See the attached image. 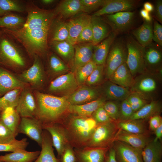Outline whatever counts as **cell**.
I'll return each instance as SVG.
<instances>
[{
    "mask_svg": "<svg viewBox=\"0 0 162 162\" xmlns=\"http://www.w3.org/2000/svg\"><path fill=\"white\" fill-rule=\"evenodd\" d=\"M27 10L26 19L21 27L4 30L20 42L33 58L42 56L47 50L48 36L55 13L40 9L32 3Z\"/></svg>",
    "mask_w": 162,
    "mask_h": 162,
    "instance_id": "6da1fadb",
    "label": "cell"
},
{
    "mask_svg": "<svg viewBox=\"0 0 162 162\" xmlns=\"http://www.w3.org/2000/svg\"><path fill=\"white\" fill-rule=\"evenodd\" d=\"M36 99L35 118L42 125L59 123L62 116L68 110L70 104L67 98L44 94L37 90L34 93Z\"/></svg>",
    "mask_w": 162,
    "mask_h": 162,
    "instance_id": "7a4b0ae2",
    "label": "cell"
},
{
    "mask_svg": "<svg viewBox=\"0 0 162 162\" xmlns=\"http://www.w3.org/2000/svg\"><path fill=\"white\" fill-rule=\"evenodd\" d=\"M61 124L67 133L70 143L84 147L98 124L92 116L76 115L71 117L65 123Z\"/></svg>",
    "mask_w": 162,
    "mask_h": 162,
    "instance_id": "3957f363",
    "label": "cell"
},
{
    "mask_svg": "<svg viewBox=\"0 0 162 162\" xmlns=\"http://www.w3.org/2000/svg\"><path fill=\"white\" fill-rule=\"evenodd\" d=\"M124 40L127 50L126 63L132 76L144 73L146 69L144 59L145 47L130 34Z\"/></svg>",
    "mask_w": 162,
    "mask_h": 162,
    "instance_id": "277c9868",
    "label": "cell"
},
{
    "mask_svg": "<svg viewBox=\"0 0 162 162\" xmlns=\"http://www.w3.org/2000/svg\"><path fill=\"white\" fill-rule=\"evenodd\" d=\"M118 130L116 122L114 121L98 124L85 147L109 148Z\"/></svg>",
    "mask_w": 162,
    "mask_h": 162,
    "instance_id": "5b68a950",
    "label": "cell"
},
{
    "mask_svg": "<svg viewBox=\"0 0 162 162\" xmlns=\"http://www.w3.org/2000/svg\"><path fill=\"white\" fill-rule=\"evenodd\" d=\"M0 62L15 70H20L26 65L25 59L18 48L5 37L0 38Z\"/></svg>",
    "mask_w": 162,
    "mask_h": 162,
    "instance_id": "8992f818",
    "label": "cell"
},
{
    "mask_svg": "<svg viewBox=\"0 0 162 162\" xmlns=\"http://www.w3.org/2000/svg\"><path fill=\"white\" fill-rule=\"evenodd\" d=\"M127 56V50L125 40L122 38L115 40L106 61L105 73L107 79H109L115 70L126 62Z\"/></svg>",
    "mask_w": 162,
    "mask_h": 162,
    "instance_id": "52a82bcc",
    "label": "cell"
},
{
    "mask_svg": "<svg viewBox=\"0 0 162 162\" xmlns=\"http://www.w3.org/2000/svg\"><path fill=\"white\" fill-rule=\"evenodd\" d=\"M32 65L22 71L17 76L22 82L38 91L44 84L45 74L42 63L39 56L33 58Z\"/></svg>",
    "mask_w": 162,
    "mask_h": 162,
    "instance_id": "ba28073f",
    "label": "cell"
},
{
    "mask_svg": "<svg viewBox=\"0 0 162 162\" xmlns=\"http://www.w3.org/2000/svg\"><path fill=\"white\" fill-rule=\"evenodd\" d=\"M105 16L112 31L117 35L126 32L132 28L136 13L134 11H124Z\"/></svg>",
    "mask_w": 162,
    "mask_h": 162,
    "instance_id": "9c48e42d",
    "label": "cell"
},
{
    "mask_svg": "<svg viewBox=\"0 0 162 162\" xmlns=\"http://www.w3.org/2000/svg\"><path fill=\"white\" fill-rule=\"evenodd\" d=\"M43 129L50 134L53 146L55 148L59 159L66 146L70 142L67 133L63 125L59 123L42 125Z\"/></svg>",
    "mask_w": 162,
    "mask_h": 162,
    "instance_id": "30bf717a",
    "label": "cell"
},
{
    "mask_svg": "<svg viewBox=\"0 0 162 162\" xmlns=\"http://www.w3.org/2000/svg\"><path fill=\"white\" fill-rule=\"evenodd\" d=\"M112 145L117 162H144L142 149L118 140H114Z\"/></svg>",
    "mask_w": 162,
    "mask_h": 162,
    "instance_id": "8fae6325",
    "label": "cell"
},
{
    "mask_svg": "<svg viewBox=\"0 0 162 162\" xmlns=\"http://www.w3.org/2000/svg\"><path fill=\"white\" fill-rule=\"evenodd\" d=\"M136 0H108L101 8L96 11L93 16H101L124 11H132L139 5Z\"/></svg>",
    "mask_w": 162,
    "mask_h": 162,
    "instance_id": "7c38bea8",
    "label": "cell"
},
{
    "mask_svg": "<svg viewBox=\"0 0 162 162\" xmlns=\"http://www.w3.org/2000/svg\"><path fill=\"white\" fill-rule=\"evenodd\" d=\"M15 109L21 117L35 118V98L34 94L27 86L22 89Z\"/></svg>",
    "mask_w": 162,
    "mask_h": 162,
    "instance_id": "4fadbf2b",
    "label": "cell"
},
{
    "mask_svg": "<svg viewBox=\"0 0 162 162\" xmlns=\"http://www.w3.org/2000/svg\"><path fill=\"white\" fill-rule=\"evenodd\" d=\"M43 129L42 123L36 118L21 117L18 132L26 135L40 146Z\"/></svg>",
    "mask_w": 162,
    "mask_h": 162,
    "instance_id": "5bb4252c",
    "label": "cell"
},
{
    "mask_svg": "<svg viewBox=\"0 0 162 162\" xmlns=\"http://www.w3.org/2000/svg\"><path fill=\"white\" fill-rule=\"evenodd\" d=\"M78 86L74 74L70 72L52 80L49 85L48 91L53 93L71 92L76 90Z\"/></svg>",
    "mask_w": 162,
    "mask_h": 162,
    "instance_id": "9a60e30c",
    "label": "cell"
},
{
    "mask_svg": "<svg viewBox=\"0 0 162 162\" xmlns=\"http://www.w3.org/2000/svg\"><path fill=\"white\" fill-rule=\"evenodd\" d=\"M74 151L76 162H105L109 148L85 147Z\"/></svg>",
    "mask_w": 162,
    "mask_h": 162,
    "instance_id": "2e32d148",
    "label": "cell"
},
{
    "mask_svg": "<svg viewBox=\"0 0 162 162\" xmlns=\"http://www.w3.org/2000/svg\"><path fill=\"white\" fill-rule=\"evenodd\" d=\"M152 140L147 134H136L118 129L114 140L122 142L136 148L142 149Z\"/></svg>",
    "mask_w": 162,
    "mask_h": 162,
    "instance_id": "e0dca14e",
    "label": "cell"
},
{
    "mask_svg": "<svg viewBox=\"0 0 162 162\" xmlns=\"http://www.w3.org/2000/svg\"><path fill=\"white\" fill-rule=\"evenodd\" d=\"M99 96V92L96 89L82 86L74 91L67 98L70 105H80L95 100Z\"/></svg>",
    "mask_w": 162,
    "mask_h": 162,
    "instance_id": "ac0fdd59",
    "label": "cell"
},
{
    "mask_svg": "<svg viewBox=\"0 0 162 162\" xmlns=\"http://www.w3.org/2000/svg\"><path fill=\"white\" fill-rule=\"evenodd\" d=\"M27 86L17 76L0 66V97L10 91L18 88H23Z\"/></svg>",
    "mask_w": 162,
    "mask_h": 162,
    "instance_id": "d6986e66",
    "label": "cell"
},
{
    "mask_svg": "<svg viewBox=\"0 0 162 162\" xmlns=\"http://www.w3.org/2000/svg\"><path fill=\"white\" fill-rule=\"evenodd\" d=\"M117 35L112 31L100 43L93 46L92 61L97 65L105 64L110 48Z\"/></svg>",
    "mask_w": 162,
    "mask_h": 162,
    "instance_id": "ffe728a7",
    "label": "cell"
},
{
    "mask_svg": "<svg viewBox=\"0 0 162 162\" xmlns=\"http://www.w3.org/2000/svg\"><path fill=\"white\" fill-rule=\"evenodd\" d=\"M93 46L92 42L74 45V55L73 61V68L74 71L79 68L92 61Z\"/></svg>",
    "mask_w": 162,
    "mask_h": 162,
    "instance_id": "44dd1931",
    "label": "cell"
},
{
    "mask_svg": "<svg viewBox=\"0 0 162 162\" xmlns=\"http://www.w3.org/2000/svg\"><path fill=\"white\" fill-rule=\"evenodd\" d=\"M91 23L93 32V45L98 44L112 32L110 26L100 16H91Z\"/></svg>",
    "mask_w": 162,
    "mask_h": 162,
    "instance_id": "7402d4cb",
    "label": "cell"
},
{
    "mask_svg": "<svg viewBox=\"0 0 162 162\" xmlns=\"http://www.w3.org/2000/svg\"><path fill=\"white\" fill-rule=\"evenodd\" d=\"M91 16L82 14L71 19L67 22L69 35L67 41L74 46L76 45L80 33L91 20Z\"/></svg>",
    "mask_w": 162,
    "mask_h": 162,
    "instance_id": "603a6c76",
    "label": "cell"
},
{
    "mask_svg": "<svg viewBox=\"0 0 162 162\" xmlns=\"http://www.w3.org/2000/svg\"><path fill=\"white\" fill-rule=\"evenodd\" d=\"M106 99L112 101H122L131 93L129 88L116 84L110 80L105 82L102 87Z\"/></svg>",
    "mask_w": 162,
    "mask_h": 162,
    "instance_id": "cb8c5ba5",
    "label": "cell"
},
{
    "mask_svg": "<svg viewBox=\"0 0 162 162\" xmlns=\"http://www.w3.org/2000/svg\"><path fill=\"white\" fill-rule=\"evenodd\" d=\"M40 146V154L33 162H60L55 156L51 138L47 131L43 130Z\"/></svg>",
    "mask_w": 162,
    "mask_h": 162,
    "instance_id": "d4e9b609",
    "label": "cell"
},
{
    "mask_svg": "<svg viewBox=\"0 0 162 162\" xmlns=\"http://www.w3.org/2000/svg\"><path fill=\"white\" fill-rule=\"evenodd\" d=\"M105 101L106 99L103 97L82 104H70L68 111L78 116L91 117L99 107L104 104Z\"/></svg>",
    "mask_w": 162,
    "mask_h": 162,
    "instance_id": "484cf974",
    "label": "cell"
},
{
    "mask_svg": "<svg viewBox=\"0 0 162 162\" xmlns=\"http://www.w3.org/2000/svg\"><path fill=\"white\" fill-rule=\"evenodd\" d=\"M109 80L116 84L128 88L132 87L134 81L126 62L115 70Z\"/></svg>",
    "mask_w": 162,
    "mask_h": 162,
    "instance_id": "4316f807",
    "label": "cell"
},
{
    "mask_svg": "<svg viewBox=\"0 0 162 162\" xmlns=\"http://www.w3.org/2000/svg\"><path fill=\"white\" fill-rule=\"evenodd\" d=\"M40 151L29 152L25 149L18 150L0 155L2 162H33L38 158Z\"/></svg>",
    "mask_w": 162,
    "mask_h": 162,
    "instance_id": "83f0119b",
    "label": "cell"
},
{
    "mask_svg": "<svg viewBox=\"0 0 162 162\" xmlns=\"http://www.w3.org/2000/svg\"><path fill=\"white\" fill-rule=\"evenodd\" d=\"M153 26L152 21H144L138 28L132 31L136 40L141 46L145 47L152 42Z\"/></svg>",
    "mask_w": 162,
    "mask_h": 162,
    "instance_id": "f1b7e54d",
    "label": "cell"
},
{
    "mask_svg": "<svg viewBox=\"0 0 162 162\" xmlns=\"http://www.w3.org/2000/svg\"><path fill=\"white\" fill-rule=\"evenodd\" d=\"M21 118L15 108L8 107L2 110L0 120L16 136Z\"/></svg>",
    "mask_w": 162,
    "mask_h": 162,
    "instance_id": "f546056e",
    "label": "cell"
},
{
    "mask_svg": "<svg viewBox=\"0 0 162 162\" xmlns=\"http://www.w3.org/2000/svg\"><path fill=\"white\" fill-rule=\"evenodd\" d=\"M162 144L160 140L149 142L142 149L144 162H161Z\"/></svg>",
    "mask_w": 162,
    "mask_h": 162,
    "instance_id": "4dcf8cb0",
    "label": "cell"
},
{
    "mask_svg": "<svg viewBox=\"0 0 162 162\" xmlns=\"http://www.w3.org/2000/svg\"><path fill=\"white\" fill-rule=\"evenodd\" d=\"M82 12L80 0H64L58 5L55 11L64 18L74 16Z\"/></svg>",
    "mask_w": 162,
    "mask_h": 162,
    "instance_id": "1f68e13d",
    "label": "cell"
},
{
    "mask_svg": "<svg viewBox=\"0 0 162 162\" xmlns=\"http://www.w3.org/2000/svg\"><path fill=\"white\" fill-rule=\"evenodd\" d=\"M161 50L152 43L145 47L144 59L146 68H154L158 67L162 61Z\"/></svg>",
    "mask_w": 162,
    "mask_h": 162,
    "instance_id": "d6a6232c",
    "label": "cell"
},
{
    "mask_svg": "<svg viewBox=\"0 0 162 162\" xmlns=\"http://www.w3.org/2000/svg\"><path fill=\"white\" fill-rule=\"evenodd\" d=\"M116 122L118 129L136 134H149L145 120L133 119Z\"/></svg>",
    "mask_w": 162,
    "mask_h": 162,
    "instance_id": "836d02e7",
    "label": "cell"
},
{
    "mask_svg": "<svg viewBox=\"0 0 162 162\" xmlns=\"http://www.w3.org/2000/svg\"><path fill=\"white\" fill-rule=\"evenodd\" d=\"M161 110L160 103L156 101H152L147 103L140 110L134 112L129 120H146L154 115H159Z\"/></svg>",
    "mask_w": 162,
    "mask_h": 162,
    "instance_id": "e575fe53",
    "label": "cell"
},
{
    "mask_svg": "<svg viewBox=\"0 0 162 162\" xmlns=\"http://www.w3.org/2000/svg\"><path fill=\"white\" fill-rule=\"evenodd\" d=\"M157 87L155 80L150 76L141 77L134 83L131 87L132 91L136 92L138 94H148L154 92Z\"/></svg>",
    "mask_w": 162,
    "mask_h": 162,
    "instance_id": "d590c367",
    "label": "cell"
},
{
    "mask_svg": "<svg viewBox=\"0 0 162 162\" xmlns=\"http://www.w3.org/2000/svg\"><path fill=\"white\" fill-rule=\"evenodd\" d=\"M50 42L51 46L64 60L73 61L75 51L74 45L67 40Z\"/></svg>",
    "mask_w": 162,
    "mask_h": 162,
    "instance_id": "8d00e7d4",
    "label": "cell"
},
{
    "mask_svg": "<svg viewBox=\"0 0 162 162\" xmlns=\"http://www.w3.org/2000/svg\"><path fill=\"white\" fill-rule=\"evenodd\" d=\"M57 20L52 26L51 41L67 40L69 35L67 22L59 20Z\"/></svg>",
    "mask_w": 162,
    "mask_h": 162,
    "instance_id": "74e56055",
    "label": "cell"
},
{
    "mask_svg": "<svg viewBox=\"0 0 162 162\" xmlns=\"http://www.w3.org/2000/svg\"><path fill=\"white\" fill-rule=\"evenodd\" d=\"M25 21L22 17L13 14H8L0 16V27L8 29L21 27Z\"/></svg>",
    "mask_w": 162,
    "mask_h": 162,
    "instance_id": "f35d334b",
    "label": "cell"
},
{
    "mask_svg": "<svg viewBox=\"0 0 162 162\" xmlns=\"http://www.w3.org/2000/svg\"><path fill=\"white\" fill-rule=\"evenodd\" d=\"M22 89L18 88L12 90L0 97V109L2 110L8 107L15 108Z\"/></svg>",
    "mask_w": 162,
    "mask_h": 162,
    "instance_id": "ab89813d",
    "label": "cell"
},
{
    "mask_svg": "<svg viewBox=\"0 0 162 162\" xmlns=\"http://www.w3.org/2000/svg\"><path fill=\"white\" fill-rule=\"evenodd\" d=\"M96 66L97 65L91 61L79 68L74 71L75 78L78 86L85 83Z\"/></svg>",
    "mask_w": 162,
    "mask_h": 162,
    "instance_id": "60d3db41",
    "label": "cell"
},
{
    "mask_svg": "<svg viewBox=\"0 0 162 162\" xmlns=\"http://www.w3.org/2000/svg\"><path fill=\"white\" fill-rule=\"evenodd\" d=\"M49 65L51 71L56 74L64 73L69 69L64 63L54 54H51L49 57Z\"/></svg>",
    "mask_w": 162,
    "mask_h": 162,
    "instance_id": "b9f144b4",
    "label": "cell"
},
{
    "mask_svg": "<svg viewBox=\"0 0 162 162\" xmlns=\"http://www.w3.org/2000/svg\"><path fill=\"white\" fill-rule=\"evenodd\" d=\"M24 8L17 2L12 0H0V16L12 11L23 12Z\"/></svg>",
    "mask_w": 162,
    "mask_h": 162,
    "instance_id": "7bdbcfd3",
    "label": "cell"
},
{
    "mask_svg": "<svg viewBox=\"0 0 162 162\" xmlns=\"http://www.w3.org/2000/svg\"><path fill=\"white\" fill-rule=\"evenodd\" d=\"M119 101L110 100L105 102L103 106L110 118L113 120L118 122L120 116Z\"/></svg>",
    "mask_w": 162,
    "mask_h": 162,
    "instance_id": "ee69618b",
    "label": "cell"
},
{
    "mask_svg": "<svg viewBox=\"0 0 162 162\" xmlns=\"http://www.w3.org/2000/svg\"><path fill=\"white\" fill-rule=\"evenodd\" d=\"M108 0H80L82 12L90 13L94 11L98 10L104 6Z\"/></svg>",
    "mask_w": 162,
    "mask_h": 162,
    "instance_id": "f6af8a7d",
    "label": "cell"
},
{
    "mask_svg": "<svg viewBox=\"0 0 162 162\" xmlns=\"http://www.w3.org/2000/svg\"><path fill=\"white\" fill-rule=\"evenodd\" d=\"M28 144L26 138L21 140H16L12 142L7 144H0V152H13L20 149H25Z\"/></svg>",
    "mask_w": 162,
    "mask_h": 162,
    "instance_id": "bcb514c9",
    "label": "cell"
},
{
    "mask_svg": "<svg viewBox=\"0 0 162 162\" xmlns=\"http://www.w3.org/2000/svg\"><path fill=\"white\" fill-rule=\"evenodd\" d=\"M104 69V65H97L85 83L91 86L99 83L102 79Z\"/></svg>",
    "mask_w": 162,
    "mask_h": 162,
    "instance_id": "7dc6e473",
    "label": "cell"
},
{
    "mask_svg": "<svg viewBox=\"0 0 162 162\" xmlns=\"http://www.w3.org/2000/svg\"><path fill=\"white\" fill-rule=\"evenodd\" d=\"M134 112L140 110L147 104V101L137 93H131L126 99Z\"/></svg>",
    "mask_w": 162,
    "mask_h": 162,
    "instance_id": "c3c4849f",
    "label": "cell"
},
{
    "mask_svg": "<svg viewBox=\"0 0 162 162\" xmlns=\"http://www.w3.org/2000/svg\"><path fill=\"white\" fill-rule=\"evenodd\" d=\"M16 136L0 120V144H7L15 141Z\"/></svg>",
    "mask_w": 162,
    "mask_h": 162,
    "instance_id": "681fc988",
    "label": "cell"
},
{
    "mask_svg": "<svg viewBox=\"0 0 162 162\" xmlns=\"http://www.w3.org/2000/svg\"><path fill=\"white\" fill-rule=\"evenodd\" d=\"M92 40L93 32L91 19L80 33L77 38L76 44L92 43Z\"/></svg>",
    "mask_w": 162,
    "mask_h": 162,
    "instance_id": "f907efd6",
    "label": "cell"
},
{
    "mask_svg": "<svg viewBox=\"0 0 162 162\" xmlns=\"http://www.w3.org/2000/svg\"><path fill=\"white\" fill-rule=\"evenodd\" d=\"M121 101L120 104V116L118 121L128 120L134 112L126 99Z\"/></svg>",
    "mask_w": 162,
    "mask_h": 162,
    "instance_id": "816d5d0a",
    "label": "cell"
},
{
    "mask_svg": "<svg viewBox=\"0 0 162 162\" xmlns=\"http://www.w3.org/2000/svg\"><path fill=\"white\" fill-rule=\"evenodd\" d=\"M92 117L98 124L113 121L110 118L103 105L99 107L93 113Z\"/></svg>",
    "mask_w": 162,
    "mask_h": 162,
    "instance_id": "f5cc1de1",
    "label": "cell"
},
{
    "mask_svg": "<svg viewBox=\"0 0 162 162\" xmlns=\"http://www.w3.org/2000/svg\"><path fill=\"white\" fill-rule=\"evenodd\" d=\"M60 162H76L77 159L74 151L70 144L65 147L59 159Z\"/></svg>",
    "mask_w": 162,
    "mask_h": 162,
    "instance_id": "db71d44e",
    "label": "cell"
},
{
    "mask_svg": "<svg viewBox=\"0 0 162 162\" xmlns=\"http://www.w3.org/2000/svg\"><path fill=\"white\" fill-rule=\"evenodd\" d=\"M153 40L160 47L162 46V26L155 20L153 27Z\"/></svg>",
    "mask_w": 162,
    "mask_h": 162,
    "instance_id": "11a10c76",
    "label": "cell"
},
{
    "mask_svg": "<svg viewBox=\"0 0 162 162\" xmlns=\"http://www.w3.org/2000/svg\"><path fill=\"white\" fill-rule=\"evenodd\" d=\"M149 119V129L151 131L154 132L157 128L162 124V118L160 115H154Z\"/></svg>",
    "mask_w": 162,
    "mask_h": 162,
    "instance_id": "9f6ffc18",
    "label": "cell"
},
{
    "mask_svg": "<svg viewBox=\"0 0 162 162\" xmlns=\"http://www.w3.org/2000/svg\"><path fill=\"white\" fill-rule=\"evenodd\" d=\"M155 15L157 19L160 23L162 22V0H158L156 2Z\"/></svg>",
    "mask_w": 162,
    "mask_h": 162,
    "instance_id": "6f0895ef",
    "label": "cell"
},
{
    "mask_svg": "<svg viewBox=\"0 0 162 162\" xmlns=\"http://www.w3.org/2000/svg\"><path fill=\"white\" fill-rule=\"evenodd\" d=\"M105 162H117L116 158L115 151L112 147L108 151Z\"/></svg>",
    "mask_w": 162,
    "mask_h": 162,
    "instance_id": "680465c9",
    "label": "cell"
},
{
    "mask_svg": "<svg viewBox=\"0 0 162 162\" xmlns=\"http://www.w3.org/2000/svg\"><path fill=\"white\" fill-rule=\"evenodd\" d=\"M154 132L155 137L153 140L155 141L158 140L161 141L162 137V124L157 128Z\"/></svg>",
    "mask_w": 162,
    "mask_h": 162,
    "instance_id": "91938a15",
    "label": "cell"
},
{
    "mask_svg": "<svg viewBox=\"0 0 162 162\" xmlns=\"http://www.w3.org/2000/svg\"><path fill=\"white\" fill-rule=\"evenodd\" d=\"M140 14L141 16L144 19V21L147 22L152 21V18L149 12L144 9H142L140 10Z\"/></svg>",
    "mask_w": 162,
    "mask_h": 162,
    "instance_id": "94428289",
    "label": "cell"
},
{
    "mask_svg": "<svg viewBox=\"0 0 162 162\" xmlns=\"http://www.w3.org/2000/svg\"><path fill=\"white\" fill-rule=\"evenodd\" d=\"M144 9L149 12L152 11L154 7L153 4L149 2H146L143 4Z\"/></svg>",
    "mask_w": 162,
    "mask_h": 162,
    "instance_id": "6125c7cd",
    "label": "cell"
},
{
    "mask_svg": "<svg viewBox=\"0 0 162 162\" xmlns=\"http://www.w3.org/2000/svg\"><path fill=\"white\" fill-rule=\"evenodd\" d=\"M56 1L54 0H42V3L45 5H49L52 4Z\"/></svg>",
    "mask_w": 162,
    "mask_h": 162,
    "instance_id": "be15d7a7",
    "label": "cell"
},
{
    "mask_svg": "<svg viewBox=\"0 0 162 162\" xmlns=\"http://www.w3.org/2000/svg\"><path fill=\"white\" fill-rule=\"evenodd\" d=\"M2 111V110L0 109V117H1V115Z\"/></svg>",
    "mask_w": 162,
    "mask_h": 162,
    "instance_id": "e7e4bbea",
    "label": "cell"
},
{
    "mask_svg": "<svg viewBox=\"0 0 162 162\" xmlns=\"http://www.w3.org/2000/svg\"><path fill=\"white\" fill-rule=\"evenodd\" d=\"M1 37V32H0V38Z\"/></svg>",
    "mask_w": 162,
    "mask_h": 162,
    "instance_id": "03108f58",
    "label": "cell"
},
{
    "mask_svg": "<svg viewBox=\"0 0 162 162\" xmlns=\"http://www.w3.org/2000/svg\"><path fill=\"white\" fill-rule=\"evenodd\" d=\"M0 162H1V161H0Z\"/></svg>",
    "mask_w": 162,
    "mask_h": 162,
    "instance_id": "003e7915",
    "label": "cell"
}]
</instances>
